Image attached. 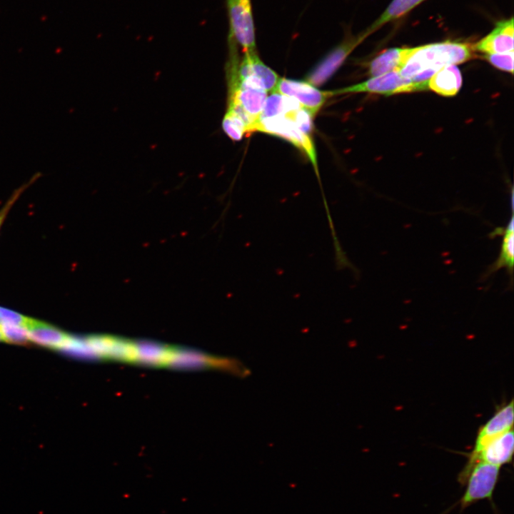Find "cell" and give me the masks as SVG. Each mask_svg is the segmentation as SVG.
Here are the masks:
<instances>
[{
    "label": "cell",
    "instance_id": "2",
    "mask_svg": "<svg viewBox=\"0 0 514 514\" xmlns=\"http://www.w3.org/2000/svg\"><path fill=\"white\" fill-rule=\"evenodd\" d=\"M255 131L275 136L291 143L308 158L318 175L317 153L313 141L291 119L284 115L260 119L253 126L252 132Z\"/></svg>",
    "mask_w": 514,
    "mask_h": 514
},
{
    "label": "cell",
    "instance_id": "14",
    "mask_svg": "<svg viewBox=\"0 0 514 514\" xmlns=\"http://www.w3.org/2000/svg\"><path fill=\"white\" fill-rule=\"evenodd\" d=\"M462 74L456 65L438 69L428 80V89L443 96L456 95L462 86Z\"/></svg>",
    "mask_w": 514,
    "mask_h": 514
},
{
    "label": "cell",
    "instance_id": "4",
    "mask_svg": "<svg viewBox=\"0 0 514 514\" xmlns=\"http://www.w3.org/2000/svg\"><path fill=\"white\" fill-rule=\"evenodd\" d=\"M500 468L485 462H477L470 468L463 484L466 487L459 501L461 510L480 500H492Z\"/></svg>",
    "mask_w": 514,
    "mask_h": 514
},
{
    "label": "cell",
    "instance_id": "1",
    "mask_svg": "<svg viewBox=\"0 0 514 514\" xmlns=\"http://www.w3.org/2000/svg\"><path fill=\"white\" fill-rule=\"evenodd\" d=\"M473 46L457 41H443L415 47L399 74L413 79L425 71H437L448 65H456L473 57Z\"/></svg>",
    "mask_w": 514,
    "mask_h": 514
},
{
    "label": "cell",
    "instance_id": "3",
    "mask_svg": "<svg viewBox=\"0 0 514 514\" xmlns=\"http://www.w3.org/2000/svg\"><path fill=\"white\" fill-rule=\"evenodd\" d=\"M428 89V81L416 82L401 76L398 71H391L383 75L371 77L365 81L331 91L332 96L371 93L386 96L397 94H405L426 91Z\"/></svg>",
    "mask_w": 514,
    "mask_h": 514
},
{
    "label": "cell",
    "instance_id": "19",
    "mask_svg": "<svg viewBox=\"0 0 514 514\" xmlns=\"http://www.w3.org/2000/svg\"><path fill=\"white\" fill-rule=\"evenodd\" d=\"M485 59L495 68L513 74V51L500 54H484Z\"/></svg>",
    "mask_w": 514,
    "mask_h": 514
},
{
    "label": "cell",
    "instance_id": "17",
    "mask_svg": "<svg viewBox=\"0 0 514 514\" xmlns=\"http://www.w3.org/2000/svg\"><path fill=\"white\" fill-rule=\"evenodd\" d=\"M222 128L226 135L233 141L241 140L248 133L246 122L241 116L228 110L223 119Z\"/></svg>",
    "mask_w": 514,
    "mask_h": 514
},
{
    "label": "cell",
    "instance_id": "11",
    "mask_svg": "<svg viewBox=\"0 0 514 514\" xmlns=\"http://www.w3.org/2000/svg\"><path fill=\"white\" fill-rule=\"evenodd\" d=\"M513 19L503 20L496 24L490 34L476 42L473 49L484 54L513 51Z\"/></svg>",
    "mask_w": 514,
    "mask_h": 514
},
{
    "label": "cell",
    "instance_id": "6",
    "mask_svg": "<svg viewBox=\"0 0 514 514\" xmlns=\"http://www.w3.org/2000/svg\"><path fill=\"white\" fill-rule=\"evenodd\" d=\"M513 452L514 433L511 429L488 441L476 453L469 454L465 466L458 474V482L463 485L468 472L477 462L501 467L512 462Z\"/></svg>",
    "mask_w": 514,
    "mask_h": 514
},
{
    "label": "cell",
    "instance_id": "7",
    "mask_svg": "<svg viewBox=\"0 0 514 514\" xmlns=\"http://www.w3.org/2000/svg\"><path fill=\"white\" fill-rule=\"evenodd\" d=\"M367 37L365 31L356 36L348 35L309 71L306 76V81L315 86L325 84L341 66L351 52Z\"/></svg>",
    "mask_w": 514,
    "mask_h": 514
},
{
    "label": "cell",
    "instance_id": "12",
    "mask_svg": "<svg viewBox=\"0 0 514 514\" xmlns=\"http://www.w3.org/2000/svg\"><path fill=\"white\" fill-rule=\"evenodd\" d=\"M25 328L30 342L41 346L61 350L70 336L46 323L28 318Z\"/></svg>",
    "mask_w": 514,
    "mask_h": 514
},
{
    "label": "cell",
    "instance_id": "18",
    "mask_svg": "<svg viewBox=\"0 0 514 514\" xmlns=\"http://www.w3.org/2000/svg\"><path fill=\"white\" fill-rule=\"evenodd\" d=\"M0 331L4 341L6 343L24 345L30 342L28 332L24 326L3 323L0 325Z\"/></svg>",
    "mask_w": 514,
    "mask_h": 514
},
{
    "label": "cell",
    "instance_id": "21",
    "mask_svg": "<svg viewBox=\"0 0 514 514\" xmlns=\"http://www.w3.org/2000/svg\"><path fill=\"white\" fill-rule=\"evenodd\" d=\"M0 341H4V340H3V336H2V335H1V331H0Z\"/></svg>",
    "mask_w": 514,
    "mask_h": 514
},
{
    "label": "cell",
    "instance_id": "16",
    "mask_svg": "<svg viewBox=\"0 0 514 514\" xmlns=\"http://www.w3.org/2000/svg\"><path fill=\"white\" fill-rule=\"evenodd\" d=\"M425 0H393L384 12L364 31L369 36L385 24L399 19Z\"/></svg>",
    "mask_w": 514,
    "mask_h": 514
},
{
    "label": "cell",
    "instance_id": "13",
    "mask_svg": "<svg viewBox=\"0 0 514 514\" xmlns=\"http://www.w3.org/2000/svg\"><path fill=\"white\" fill-rule=\"evenodd\" d=\"M415 50V47H406L391 48L383 51L369 63L368 74L374 77L391 71L399 72Z\"/></svg>",
    "mask_w": 514,
    "mask_h": 514
},
{
    "label": "cell",
    "instance_id": "5",
    "mask_svg": "<svg viewBox=\"0 0 514 514\" xmlns=\"http://www.w3.org/2000/svg\"><path fill=\"white\" fill-rule=\"evenodd\" d=\"M229 32L244 52L256 51L251 0H226Z\"/></svg>",
    "mask_w": 514,
    "mask_h": 514
},
{
    "label": "cell",
    "instance_id": "10",
    "mask_svg": "<svg viewBox=\"0 0 514 514\" xmlns=\"http://www.w3.org/2000/svg\"><path fill=\"white\" fill-rule=\"evenodd\" d=\"M513 400L500 405L494 414L480 427L473 449L470 454L476 453L488 441L497 435L513 429Z\"/></svg>",
    "mask_w": 514,
    "mask_h": 514
},
{
    "label": "cell",
    "instance_id": "20",
    "mask_svg": "<svg viewBox=\"0 0 514 514\" xmlns=\"http://www.w3.org/2000/svg\"><path fill=\"white\" fill-rule=\"evenodd\" d=\"M39 177L38 176H34L32 179L28 182L27 183L23 185L21 187L19 188L15 191V192L12 194L11 197L9 199V201L6 202V203L4 205V206L2 208V209L0 211V227L4 222L7 213H9V211L14 203V202L18 199V198L20 196L21 193L28 187L30 186L31 183L34 182V180H36Z\"/></svg>",
    "mask_w": 514,
    "mask_h": 514
},
{
    "label": "cell",
    "instance_id": "8",
    "mask_svg": "<svg viewBox=\"0 0 514 514\" xmlns=\"http://www.w3.org/2000/svg\"><path fill=\"white\" fill-rule=\"evenodd\" d=\"M274 92L294 99L313 117L333 96L331 91H321L308 81L281 77Z\"/></svg>",
    "mask_w": 514,
    "mask_h": 514
},
{
    "label": "cell",
    "instance_id": "9",
    "mask_svg": "<svg viewBox=\"0 0 514 514\" xmlns=\"http://www.w3.org/2000/svg\"><path fill=\"white\" fill-rule=\"evenodd\" d=\"M238 79L267 93L274 92L279 81L278 74L266 65L256 51L244 52L238 68Z\"/></svg>",
    "mask_w": 514,
    "mask_h": 514
},
{
    "label": "cell",
    "instance_id": "15",
    "mask_svg": "<svg viewBox=\"0 0 514 514\" xmlns=\"http://www.w3.org/2000/svg\"><path fill=\"white\" fill-rule=\"evenodd\" d=\"M514 221L513 213L507 226L503 229L501 249L498 259L488 268L486 276L505 268L512 276L514 263Z\"/></svg>",
    "mask_w": 514,
    "mask_h": 514
}]
</instances>
